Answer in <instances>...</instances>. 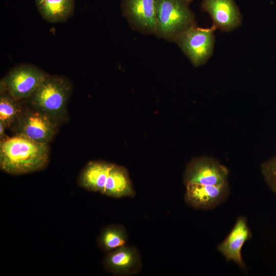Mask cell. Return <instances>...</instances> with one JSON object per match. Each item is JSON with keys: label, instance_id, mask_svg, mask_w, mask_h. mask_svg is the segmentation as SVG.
Wrapping results in <instances>:
<instances>
[{"label": "cell", "instance_id": "11", "mask_svg": "<svg viewBox=\"0 0 276 276\" xmlns=\"http://www.w3.org/2000/svg\"><path fill=\"white\" fill-rule=\"evenodd\" d=\"M104 263L110 271L120 275L136 274L142 267L140 256L136 249L125 245L112 250L106 257Z\"/></svg>", "mask_w": 276, "mask_h": 276}, {"label": "cell", "instance_id": "7", "mask_svg": "<svg viewBox=\"0 0 276 276\" xmlns=\"http://www.w3.org/2000/svg\"><path fill=\"white\" fill-rule=\"evenodd\" d=\"M228 174L226 168L217 160L201 158L189 164L185 171L184 180L185 184L221 185L227 183Z\"/></svg>", "mask_w": 276, "mask_h": 276}, {"label": "cell", "instance_id": "14", "mask_svg": "<svg viewBox=\"0 0 276 276\" xmlns=\"http://www.w3.org/2000/svg\"><path fill=\"white\" fill-rule=\"evenodd\" d=\"M127 10L140 26L149 30L156 28V0H127Z\"/></svg>", "mask_w": 276, "mask_h": 276}, {"label": "cell", "instance_id": "10", "mask_svg": "<svg viewBox=\"0 0 276 276\" xmlns=\"http://www.w3.org/2000/svg\"><path fill=\"white\" fill-rule=\"evenodd\" d=\"M251 237L246 218L240 217L225 239L218 245V250L227 261H233L244 269L245 265L242 258L241 249Z\"/></svg>", "mask_w": 276, "mask_h": 276}, {"label": "cell", "instance_id": "15", "mask_svg": "<svg viewBox=\"0 0 276 276\" xmlns=\"http://www.w3.org/2000/svg\"><path fill=\"white\" fill-rule=\"evenodd\" d=\"M42 18L51 23L66 21L73 14L74 0H43L36 5Z\"/></svg>", "mask_w": 276, "mask_h": 276}, {"label": "cell", "instance_id": "5", "mask_svg": "<svg viewBox=\"0 0 276 276\" xmlns=\"http://www.w3.org/2000/svg\"><path fill=\"white\" fill-rule=\"evenodd\" d=\"M216 28H202L193 26L179 35L177 43L196 66L204 64L213 54Z\"/></svg>", "mask_w": 276, "mask_h": 276}, {"label": "cell", "instance_id": "3", "mask_svg": "<svg viewBox=\"0 0 276 276\" xmlns=\"http://www.w3.org/2000/svg\"><path fill=\"white\" fill-rule=\"evenodd\" d=\"M156 28L163 35L176 38L194 25V16L183 0H156Z\"/></svg>", "mask_w": 276, "mask_h": 276}, {"label": "cell", "instance_id": "20", "mask_svg": "<svg viewBox=\"0 0 276 276\" xmlns=\"http://www.w3.org/2000/svg\"><path fill=\"white\" fill-rule=\"evenodd\" d=\"M36 3V5H37L42 2L43 0H34Z\"/></svg>", "mask_w": 276, "mask_h": 276}, {"label": "cell", "instance_id": "12", "mask_svg": "<svg viewBox=\"0 0 276 276\" xmlns=\"http://www.w3.org/2000/svg\"><path fill=\"white\" fill-rule=\"evenodd\" d=\"M103 194L117 198L134 196L135 191L124 168L112 164Z\"/></svg>", "mask_w": 276, "mask_h": 276}, {"label": "cell", "instance_id": "2", "mask_svg": "<svg viewBox=\"0 0 276 276\" xmlns=\"http://www.w3.org/2000/svg\"><path fill=\"white\" fill-rule=\"evenodd\" d=\"M73 89L66 77L49 75L29 98L33 108L45 113L58 122L67 118V105Z\"/></svg>", "mask_w": 276, "mask_h": 276}, {"label": "cell", "instance_id": "17", "mask_svg": "<svg viewBox=\"0 0 276 276\" xmlns=\"http://www.w3.org/2000/svg\"><path fill=\"white\" fill-rule=\"evenodd\" d=\"M127 239V234L122 226H111L102 232L100 238V243L104 249L113 250L125 245Z\"/></svg>", "mask_w": 276, "mask_h": 276}, {"label": "cell", "instance_id": "4", "mask_svg": "<svg viewBox=\"0 0 276 276\" xmlns=\"http://www.w3.org/2000/svg\"><path fill=\"white\" fill-rule=\"evenodd\" d=\"M48 75L35 65H18L1 79V93H7L19 100L29 98Z\"/></svg>", "mask_w": 276, "mask_h": 276}, {"label": "cell", "instance_id": "21", "mask_svg": "<svg viewBox=\"0 0 276 276\" xmlns=\"http://www.w3.org/2000/svg\"><path fill=\"white\" fill-rule=\"evenodd\" d=\"M185 1L187 4L191 2L193 0H183Z\"/></svg>", "mask_w": 276, "mask_h": 276}, {"label": "cell", "instance_id": "16", "mask_svg": "<svg viewBox=\"0 0 276 276\" xmlns=\"http://www.w3.org/2000/svg\"><path fill=\"white\" fill-rule=\"evenodd\" d=\"M17 100L9 94L1 93L0 121L9 127L16 122L22 113L21 106Z\"/></svg>", "mask_w": 276, "mask_h": 276}, {"label": "cell", "instance_id": "6", "mask_svg": "<svg viewBox=\"0 0 276 276\" xmlns=\"http://www.w3.org/2000/svg\"><path fill=\"white\" fill-rule=\"evenodd\" d=\"M16 122V134L47 144L54 136L59 123L45 113L33 108L22 112Z\"/></svg>", "mask_w": 276, "mask_h": 276}, {"label": "cell", "instance_id": "9", "mask_svg": "<svg viewBox=\"0 0 276 276\" xmlns=\"http://www.w3.org/2000/svg\"><path fill=\"white\" fill-rule=\"evenodd\" d=\"M186 185V201L195 209L213 208L223 202L228 194L227 183L206 185L189 183Z\"/></svg>", "mask_w": 276, "mask_h": 276}, {"label": "cell", "instance_id": "1", "mask_svg": "<svg viewBox=\"0 0 276 276\" xmlns=\"http://www.w3.org/2000/svg\"><path fill=\"white\" fill-rule=\"evenodd\" d=\"M49 149L38 143L16 134L0 143V168L10 174H23L43 169L47 164Z\"/></svg>", "mask_w": 276, "mask_h": 276}, {"label": "cell", "instance_id": "19", "mask_svg": "<svg viewBox=\"0 0 276 276\" xmlns=\"http://www.w3.org/2000/svg\"><path fill=\"white\" fill-rule=\"evenodd\" d=\"M6 128L5 125L1 121H0V139L1 141L3 140L7 137L5 135V130Z\"/></svg>", "mask_w": 276, "mask_h": 276}, {"label": "cell", "instance_id": "13", "mask_svg": "<svg viewBox=\"0 0 276 276\" xmlns=\"http://www.w3.org/2000/svg\"><path fill=\"white\" fill-rule=\"evenodd\" d=\"M112 166V164L102 162L89 163L81 174L80 184L89 190L103 194Z\"/></svg>", "mask_w": 276, "mask_h": 276}, {"label": "cell", "instance_id": "18", "mask_svg": "<svg viewBox=\"0 0 276 276\" xmlns=\"http://www.w3.org/2000/svg\"><path fill=\"white\" fill-rule=\"evenodd\" d=\"M261 170L266 183L276 194V157L263 163Z\"/></svg>", "mask_w": 276, "mask_h": 276}, {"label": "cell", "instance_id": "8", "mask_svg": "<svg viewBox=\"0 0 276 276\" xmlns=\"http://www.w3.org/2000/svg\"><path fill=\"white\" fill-rule=\"evenodd\" d=\"M201 8L210 15L216 29L229 32L241 24V14L234 0H202Z\"/></svg>", "mask_w": 276, "mask_h": 276}]
</instances>
